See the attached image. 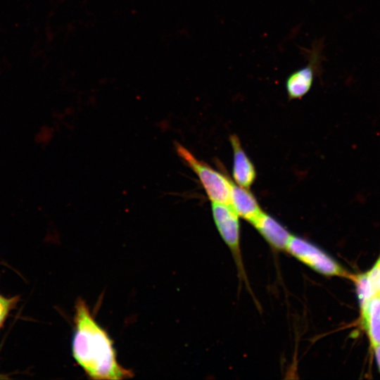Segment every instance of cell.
<instances>
[{
  "mask_svg": "<svg viewBox=\"0 0 380 380\" xmlns=\"http://www.w3.org/2000/svg\"><path fill=\"white\" fill-rule=\"evenodd\" d=\"M73 322L72 357L89 379L120 380L133 376L131 370L120 365L113 340L80 298L75 305Z\"/></svg>",
  "mask_w": 380,
  "mask_h": 380,
  "instance_id": "6da1fadb",
  "label": "cell"
},
{
  "mask_svg": "<svg viewBox=\"0 0 380 380\" xmlns=\"http://www.w3.org/2000/svg\"><path fill=\"white\" fill-rule=\"evenodd\" d=\"M285 251L322 275L350 280L353 277L327 253L304 238L291 234Z\"/></svg>",
  "mask_w": 380,
  "mask_h": 380,
  "instance_id": "7a4b0ae2",
  "label": "cell"
},
{
  "mask_svg": "<svg viewBox=\"0 0 380 380\" xmlns=\"http://www.w3.org/2000/svg\"><path fill=\"white\" fill-rule=\"evenodd\" d=\"M176 151L179 156L197 175L211 202L229 204L231 179L196 158L179 144H176Z\"/></svg>",
  "mask_w": 380,
  "mask_h": 380,
  "instance_id": "3957f363",
  "label": "cell"
},
{
  "mask_svg": "<svg viewBox=\"0 0 380 380\" xmlns=\"http://www.w3.org/2000/svg\"><path fill=\"white\" fill-rule=\"evenodd\" d=\"M211 208L216 228L232 254L239 274L248 285L240 247L239 216L229 204L212 203Z\"/></svg>",
  "mask_w": 380,
  "mask_h": 380,
  "instance_id": "277c9868",
  "label": "cell"
},
{
  "mask_svg": "<svg viewBox=\"0 0 380 380\" xmlns=\"http://www.w3.org/2000/svg\"><path fill=\"white\" fill-rule=\"evenodd\" d=\"M321 47L318 44L309 53V61L305 66L293 72L287 77L285 87L291 99H300L310 90L316 72L319 69Z\"/></svg>",
  "mask_w": 380,
  "mask_h": 380,
  "instance_id": "5b68a950",
  "label": "cell"
},
{
  "mask_svg": "<svg viewBox=\"0 0 380 380\" xmlns=\"http://www.w3.org/2000/svg\"><path fill=\"white\" fill-rule=\"evenodd\" d=\"M230 205L236 214L253 224L263 213L253 194L231 180Z\"/></svg>",
  "mask_w": 380,
  "mask_h": 380,
  "instance_id": "8992f818",
  "label": "cell"
},
{
  "mask_svg": "<svg viewBox=\"0 0 380 380\" xmlns=\"http://www.w3.org/2000/svg\"><path fill=\"white\" fill-rule=\"evenodd\" d=\"M276 251H285L291 234L271 215L263 213L252 224Z\"/></svg>",
  "mask_w": 380,
  "mask_h": 380,
  "instance_id": "52a82bcc",
  "label": "cell"
},
{
  "mask_svg": "<svg viewBox=\"0 0 380 380\" xmlns=\"http://www.w3.org/2000/svg\"><path fill=\"white\" fill-rule=\"evenodd\" d=\"M233 149L232 175L235 183L244 188H250L256 178L255 167L243 149L241 141L236 134L230 137Z\"/></svg>",
  "mask_w": 380,
  "mask_h": 380,
  "instance_id": "ba28073f",
  "label": "cell"
},
{
  "mask_svg": "<svg viewBox=\"0 0 380 380\" xmlns=\"http://www.w3.org/2000/svg\"><path fill=\"white\" fill-rule=\"evenodd\" d=\"M360 309L361 324L374 349L380 344V294L372 296Z\"/></svg>",
  "mask_w": 380,
  "mask_h": 380,
  "instance_id": "9c48e42d",
  "label": "cell"
},
{
  "mask_svg": "<svg viewBox=\"0 0 380 380\" xmlns=\"http://www.w3.org/2000/svg\"><path fill=\"white\" fill-rule=\"evenodd\" d=\"M18 296L5 297L0 294V329L10 312L16 306Z\"/></svg>",
  "mask_w": 380,
  "mask_h": 380,
  "instance_id": "30bf717a",
  "label": "cell"
},
{
  "mask_svg": "<svg viewBox=\"0 0 380 380\" xmlns=\"http://www.w3.org/2000/svg\"><path fill=\"white\" fill-rule=\"evenodd\" d=\"M373 350L374 351L376 365L380 372V344L375 347Z\"/></svg>",
  "mask_w": 380,
  "mask_h": 380,
  "instance_id": "8fae6325",
  "label": "cell"
},
{
  "mask_svg": "<svg viewBox=\"0 0 380 380\" xmlns=\"http://www.w3.org/2000/svg\"><path fill=\"white\" fill-rule=\"evenodd\" d=\"M379 290H380V277H379Z\"/></svg>",
  "mask_w": 380,
  "mask_h": 380,
  "instance_id": "7c38bea8",
  "label": "cell"
},
{
  "mask_svg": "<svg viewBox=\"0 0 380 380\" xmlns=\"http://www.w3.org/2000/svg\"><path fill=\"white\" fill-rule=\"evenodd\" d=\"M379 293L380 294V290H379Z\"/></svg>",
  "mask_w": 380,
  "mask_h": 380,
  "instance_id": "4fadbf2b",
  "label": "cell"
},
{
  "mask_svg": "<svg viewBox=\"0 0 380 380\" xmlns=\"http://www.w3.org/2000/svg\"><path fill=\"white\" fill-rule=\"evenodd\" d=\"M1 378V376H0V379Z\"/></svg>",
  "mask_w": 380,
  "mask_h": 380,
  "instance_id": "5bb4252c",
  "label": "cell"
}]
</instances>
